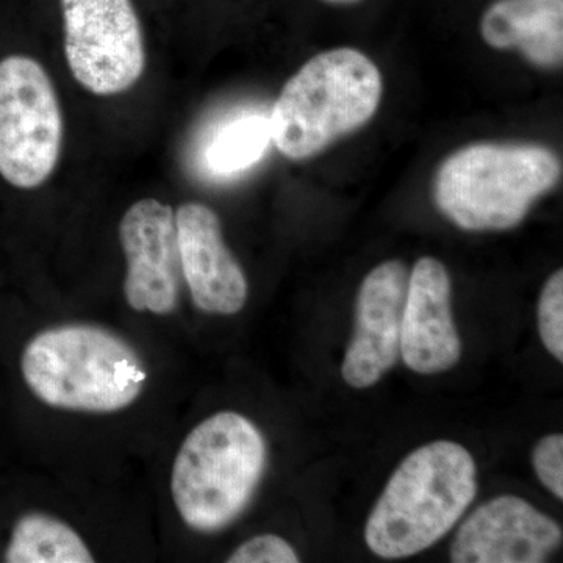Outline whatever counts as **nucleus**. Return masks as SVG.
<instances>
[{"label": "nucleus", "mask_w": 563, "mask_h": 563, "mask_svg": "<svg viewBox=\"0 0 563 563\" xmlns=\"http://www.w3.org/2000/svg\"><path fill=\"white\" fill-rule=\"evenodd\" d=\"M9 563H92L91 551L65 521L46 514H27L14 525Z\"/></svg>", "instance_id": "nucleus-14"}, {"label": "nucleus", "mask_w": 563, "mask_h": 563, "mask_svg": "<svg viewBox=\"0 0 563 563\" xmlns=\"http://www.w3.org/2000/svg\"><path fill=\"white\" fill-rule=\"evenodd\" d=\"M65 57L80 87L117 96L146 69L143 29L132 0H60Z\"/></svg>", "instance_id": "nucleus-7"}, {"label": "nucleus", "mask_w": 563, "mask_h": 563, "mask_svg": "<svg viewBox=\"0 0 563 563\" xmlns=\"http://www.w3.org/2000/svg\"><path fill=\"white\" fill-rule=\"evenodd\" d=\"M22 376L55 409L113 413L132 406L147 380L131 343L92 324H65L33 336L22 352Z\"/></svg>", "instance_id": "nucleus-2"}, {"label": "nucleus", "mask_w": 563, "mask_h": 563, "mask_svg": "<svg viewBox=\"0 0 563 563\" xmlns=\"http://www.w3.org/2000/svg\"><path fill=\"white\" fill-rule=\"evenodd\" d=\"M409 273L399 261L380 263L363 280L355 307V331L342 366L344 383L368 388L401 355L404 302Z\"/></svg>", "instance_id": "nucleus-9"}, {"label": "nucleus", "mask_w": 563, "mask_h": 563, "mask_svg": "<svg viewBox=\"0 0 563 563\" xmlns=\"http://www.w3.org/2000/svg\"><path fill=\"white\" fill-rule=\"evenodd\" d=\"M322 2L332 3V5H347V3L358 2V0H322Z\"/></svg>", "instance_id": "nucleus-19"}, {"label": "nucleus", "mask_w": 563, "mask_h": 563, "mask_svg": "<svg viewBox=\"0 0 563 563\" xmlns=\"http://www.w3.org/2000/svg\"><path fill=\"white\" fill-rule=\"evenodd\" d=\"M476 473L472 454L459 443H428L407 455L366 521L369 550L402 559L439 542L476 498Z\"/></svg>", "instance_id": "nucleus-1"}, {"label": "nucleus", "mask_w": 563, "mask_h": 563, "mask_svg": "<svg viewBox=\"0 0 563 563\" xmlns=\"http://www.w3.org/2000/svg\"><path fill=\"white\" fill-rule=\"evenodd\" d=\"M540 339L553 357L563 362V272L559 269L544 284L539 301Z\"/></svg>", "instance_id": "nucleus-16"}, {"label": "nucleus", "mask_w": 563, "mask_h": 563, "mask_svg": "<svg viewBox=\"0 0 563 563\" xmlns=\"http://www.w3.org/2000/svg\"><path fill=\"white\" fill-rule=\"evenodd\" d=\"M462 344L451 309V279L443 263L422 257L407 284L401 357L415 373L439 374L461 358Z\"/></svg>", "instance_id": "nucleus-12"}, {"label": "nucleus", "mask_w": 563, "mask_h": 563, "mask_svg": "<svg viewBox=\"0 0 563 563\" xmlns=\"http://www.w3.org/2000/svg\"><path fill=\"white\" fill-rule=\"evenodd\" d=\"M533 468L540 483L563 499V435L551 433L537 443L532 454Z\"/></svg>", "instance_id": "nucleus-18"}, {"label": "nucleus", "mask_w": 563, "mask_h": 563, "mask_svg": "<svg viewBox=\"0 0 563 563\" xmlns=\"http://www.w3.org/2000/svg\"><path fill=\"white\" fill-rule=\"evenodd\" d=\"M181 277L192 302L211 314H235L247 301V279L222 236L220 218L201 202L176 211Z\"/></svg>", "instance_id": "nucleus-11"}, {"label": "nucleus", "mask_w": 563, "mask_h": 563, "mask_svg": "<svg viewBox=\"0 0 563 563\" xmlns=\"http://www.w3.org/2000/svg\"><path fill=\"white\" fill-rule=\"evenodd\" d=\"M65 122L49 74L35 58L0 60V176L32 190L60 161Z\"/></svg>", "instance_id": "nucleus-6"}, {"label": "nucleus", "mask_w": 563, "mask_h": 563, "mask_svg": "<svg viewBox=\"0 0 563 563\" xmlns=\"http://www.w3.org/2000/svg\"><path fill=\"white\" fill-rule=\"evenodd\" d=\"M272 143L269 120L265 114H243L225 122L206 150L210 172L231 176L255 165Z\"/></svg>", "instance_id": "nucleus-15"}, {"label": "nucleus", "mask_w": 563, "mask_h": 563, "mask_svg": "<svg viewBox=\"0 0 563 563\" xmlns=\"http://www.w3.org/2000/svg\"><path fill=\"white\" fill-rule=\"evenodd\" d=\"M479 31L493 49H518L539 68L562 66L563 0H493Z\"/></svg>", "instance_id": "nucleus-13"}, {"label": "nucleus", "mask_w": 563, "mask_h": 563, "mask_svg": "<svg viewBox=\"0 0 563 563\" xmlns=\"http://www.w3.org/2000/svg\"><path fill=\"white\" fill-rule=\"evenodd\" d=\"M120 243L128 262L125 301L136 312L173 313L181 277L173 207L152 198L133 203L122 217Z\"/></svg>", "instance_id": "nucleus-8"}, {"label": "nucleus", "mask_w": 563, "mask_h": 563, "mask_svg": "<svg viewBox=\"0 0 563 563\" xmlns=\"http://www.w3.org/2000/svg\"><path fill=\"white\" fill-rule=\"evenodd\" d=\"M229 563H296L298 554L287 540L273 533L252 537L240 544L228 559Z\"/></svg>", "instance_id": "nucleus-17"}, {"label": "nucleus", "mask_w": 563, "mask_h": 563, "mask_svg": "<svg viewBox=\"0 0 563 563\" xmlns=\"http://www.w3.org/2000/svg\"><path fill=\"white\" fill-rule=\"evenodd\" d=\"M383 90L380 70L361 51L340 47L314 55L274 103L272 143L288 161L312 158L372 120Z\"/></svg>", "instance_id": "nucleus-3"}, {"label": "nucleus", "mask_w": 563, "mask_h": 563, "mask_svg": "<svg viewBox=\"0 0 563 563\" xmlns=\"http://www.w3.org/2000/svg\"><path fill=\"white\" fill-rule=\"evenodd\" d=\"M562 543L561 526L518 496L477 507L455 533L454 563H542Z\"/></svg>", "instance_id": "nucleus-10"}, {"label": "nucleus", "mask_w": 563, "mask_h": 563, "mask_svg": "<svg viewBox=\"0 0 563 563\" xmlns=\"http://www.w3.org/2000/svg\"><path fill=\"white\" fill-rule=\"evenodd\" d=\"M561 176V158L542 144H470L440 166L433 199L463 231H507Z\"/></svg>", "instance_id": "nucleus-4"}, {"label": "nucleus", "mask_w": 563, "mask_h": 563, "mask_svg": "<svg viewBox=\"0 0 563 563\" xmlns=\"http://www.w3.org/2000/svg\"><path fill=\"white\" fill-rule=\"evenodd\" d=\"M266 466V443L257 426L236 412L199 422L173 465L172 493L188 528L218 532L250 506Z\"/></svg>", "instance_id": "nucleus-5"}]
</instances>
